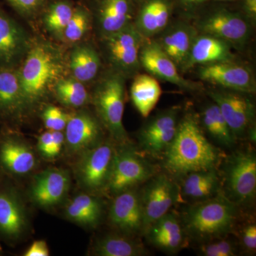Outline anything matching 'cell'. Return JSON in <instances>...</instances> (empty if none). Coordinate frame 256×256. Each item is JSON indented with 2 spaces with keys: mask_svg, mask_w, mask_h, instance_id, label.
I'll use <instances>...</instances> for the list:
<instances>
[{
  "mask_svg": "<svg viewBox=\"0 0 256 256\" xmlns=\"http://www.w3.org/2000/svg\"><path fill=\"white\" fill-rule=\"evenodd\" d=\"M68 60L60 47L48 41L32 42L16 68L20 85L32 109L53 90L57 82L66 76Z\"/></svg>",
  "mask_w": 256,
  "mask_h": 256,
  "instance_id": "6da1fadb",
  "label": "cell"
},
{
  "mask_svg": "<svg viewBox=\"0 0 256 256\" xmlns=\"http://www.w3.org/2000/svg\"><path fill=\"white\" fill-rule=\"evenodd\" d=\"M164 156L168 171L176 176H184L194 172L214 170L220 154L205 137L196 119L188 116L178 124Z\"/></svg>",
  "mask_w": 256,
  "mask_h": 256,
  "instance_id": "7a4b0ae2",
  "label": "cell"
},
{
  "mask_svg": "<svg viewBox=\"0 0 256 256\" xmlns=\"http://www.w3.org/2000/svg\"><path fill=\"white\" fill-rule=\"evenodd\" d=\"M124 75L114 70L106 74L96 86L94 104L96 112L111 136L120 144L128 141L122 118L124 108Z\"/></svg>",
  "mask_w": 256,
  "mask_h": 256,
  "instance_id": "3957f363",
  "label": "cell"
},
{
  "mask_svg": "<svg viewBox=\"0 0 256 256\" xmlns=\"http://www.w3.org/2000/svg\"><path fill=\"white\" fill-rule=\"evenodd\" d=\"M236 214L234 204L218 196L190 207L185 215V226L197 238H213L225 235L233 228Z\"/></svg>",
  "mask_w": 256,
  "mask_h": 256,
  "instance_id": "277c9868",
  "label": "cell"
},
{
  "mask_svg": "<svg viewBox=\"0 0 256 256\" xmlns=\"http://www.w3.org/2000/svg\"><path fill=\"white\" fill-rule=\"evenodd\" d=\"M152 173V168L146 160L132 148L122 146L114 150L106 190L114 194H118L146 181Z\"/></svg>",
  "mask_w": 256,
  "mask_h": 256,
  "instance_id": "5b68a950",
  "label": "cell"
},
{
  "mask_svg": "<svg viewBox=\"0 0 256 256\" xmlns=\"http://www.w3.org/2000/svg\"><path fill=\"white\" fill-rule=\"evenodd\" d=\"M114 150L110 142H101L80 154L75 174L82 188L90 192L106 190Z\"/></svg>",
  "mask_w": 256,
  "mask_h": 256,
  "instance_id": "8992f818",
  "label": "cell"
},
{
  "mask_svg": "<svg viewBox=\"0 0 256 256\" xmlns=\"http://www.w3.org/2000/svg\"><path fill=\"white\" fill-rule=\"evenodd\" d=\"M198 28L202 34L224 40L230 45L242 46L252 33L250 21L244 14L218 8L202 18Z\"/></svg>",
  "mask_w": 256,
  "mask_h": 256,
  "instance_id": "52a82bcc",
  "label": "cell"
},
{
  "mask_svg": "<svg viewBox=\"0 0 256 256\" xmlns=\"http://www.w3.org/2000/svg\"><path fill=\"white\" fill-rule=\"evenodd\" d=\"M142 36L132 23L126 28L104 36V44L114 70L124 75L133 73L140 66Z\"/></svg>",
  "mask_w": 256,
  "mask_h": 256,
  "instance_id": "ba28073f",
  "label": "cell"
},
{
  "mask_svg": "<svg viewBox=\"0 0 256 256\" xmlns=\"http://www.w3.org/2000/svg\"><path fill=\"white\" fill-rule=\"evenodd\" d=\"M37 163L28 143L9 128L0 132V172L5 176H21L32 172Z\"/></svg>",
  "mask_w": 256,
  "mask_h": 256,
  "instance_id": "9c48e42d",
  "label": "cell"
},
{
  "mask_svg": "<svg viewBox=\"0 0 256 256\" xmlns=\"http://www.w3.org/2000/svg\"><path fill=\"white\" fill-rule=\"evenodd\" d=\"M242 92L229 90H213L208 92L236 139L242 137L250 129L255 118L252 101Z\"/></svg>",
  "mask_w": 256,
  "mask_h": 256,
  "instance_id": "30bf717a",
  "label": "cell"
},
{
  "mask_svg": "<svg viewBox=\"0 0 256 256\" xmlns=\"http://www.w3.org/2000/svg\"><path fill=\"white\" fill-rule=\"evenodd\" d=\"M28 226V218L21 197L5 176H0V239L16 242Z\"/></svg>",
  "mask_w": 256,
  "mask_h": 256,
  "instance_id": "8fae6325",
  "label": "cell"
},
{
  "mask_svg": "<svg viewBox=\"0 0 256 256\" xmlns=\"http://www.w3.org/2000/svg\"><path fill=\"white\" fill-rule=\"evenodd\" d=\"M198 75L202 80L226 90L246 94L256 92V80L252 70L232 60L202 65Z\"/></svg>",
  "mask_w": 256,
  "mask_h": 256,
  "instance_id": "7c38bea8",
  "label": "cell"
},
{
  "mask_svg": "<svg viewBox=\"0 0 256 256\" xmlns=\"http://www.w3.org/2000/svg\"><path fill=\"white\" fill-rule=\"evenodd\" d=\"M226 182L234 200L249 202L255 196L256 158L252 152H238L230 156L226 170Z\"/></svg>",
  "mask_w": 256,
  "mask_h": 256,
  "instance_id": "4fadbf2b",
  "label": "cell"
},
{
  "mask_svg": "<svg viewBox=\"0 0 256 256\" xmlns=\"http://www.w3.org/2000/svg\"><path fill=\"white\" fill-rule=\"evenodd\" d=\"M31 43L22 26L0 6V69L18 68Z\"/></svg>",
  "mask_w": 256,
  "mask_h": 256,
  "instance_id": "5bb4252c",
  "label": "cell"
},
{
  "mask_svg": "<svg viewBox=\"0 0 256 256\" xmlns=\"http://www.w3.org/2000/svg\"><path fill=\"white\" fill-rule=\"evenodd\" d=\"M24 96L16 68L0 69V122L18 124L31 110Z\"/></svg>",
  "mask_w": 256,
  "mask_h": 256,
  "instance_id": "9a60e30c",
  "label": "cell"
},
{
  "mask_svg": "<svg viewBox=\"0 0 256 256\" xmlns=\"http://www.w3.org/2000/svg\"><path fill=\"white\" fill-rule=\"evenodd\" d=\"M178 188L165 175L152 180L144 188L141 197L143 212V228H148L156 220L168 214L176 202Z\"/></svg>",
  "mask_w": 256,
  "mask_h": 256,
  "instance_id": "2e32d148",
  "label": "cell"
},
{
  "mask_svg": "<svg viewBox=\"0 0 256 256\" xmlns=\"http://www.w3.org/2000/svg\"><path fill=\"white\" fill-rule=\"evenodd\" d=\"M64 130L69 154L80 156L101 142L100 124L96 118L86 110L70 114Z\"/></svg>",
  "mask_w": 256,
  "mask_h": 256,
  "instance_id": "e0dca14e",
  "label": "cell"
},
{
  "mask_svg": "<svg viewBox=\"0 0 256 256\" xmlns=\"http://www.w3.org/2000/svg\"><path fill=\"white\" fill-rule=\"evenodd\" d=\"M70 186V178L68 171L46 170L34 178L30 188V197L38 206L48 208L63 201Z\"/></svg>",
  "mask_w": 256,
  "mask_h": 256,
  "instance_id": "ac0fdd59",
  "label": "cell"
},
{
  "mask_svg": "<svg viewBox=\"0 0 256 256\" xmlns=\"http://www.w3.org/2000/svg\"><path fill=\"white\" fill-rule=\"evenodd\" d=\"M178 126V110L162 112L142 128L139 134L140 146L150 156L162 154L174 139Z\"/></svg>",
  "mask_w": 256,
  "mask_h": 256,
  "instance_id": "d6986e66",
  "label": "cell"
},
{
  "mask_svg": "<svg viewBox=\"0 0 256 256\" xmlns=\"http://www.w3.org/2000/svg\"><path fill=\"white\" fill-rule=\"evenodd\" d=\"M140 64L156 78L174 84L184 90H195L198 85L184 78L172 60L162 50L156 42L142 44L140 52Z\"/></svg>",
  "mask_w": 256,
  "mask_h": 256,
  "instance_id": "ffe728a7",
  "label": "cell"
},
{
  "mask_svg": "<svg viewBox=\"0 0 256 256\" xmlns=\"http://www.w3.org/2000/svg\"><path fill=\"white\" fill-rule=\"evenodd\" d=\"M109 220L124 234H136L142 230L143 212L139 195L130 190L117 194L110 206Z\"/></svg>",
  "mask_w": 256,
  "mask_h": 256,
  "instance_id": "44dd1931",
  "label": "cell"
},
{
  "mask_svg": "<svg viewBox=\"0 0 256 256\" xmlns=\"http://www.w3.org/2000/svg\"><path fill=\"white\" fill-rule=\"evenodd\" d=\"M98 23L104 36L122 30L132 23L134 0H94Z\"/></svg>",
  "mask_w": 256,
  "mask_h": 256,
  "instance_id": "7402d4cb",
  "label": "cell"
},
{
  "mask_svg": "<svg viewBox=\"0 0 256 256\" xmlns=\"http://www.w3.org/2000/svg\"><path fill=\"white\" fill-rule=\"evenodd\" d=\"M196 36V30L193 26L178 22L166 30L156 42L178 68L184 70Z\"/></svg>",
  "mask_w": 256,
  "mask_h": 256,
  "instance_id": "603a6c76",
  "label": "cell"
},
{
  "mask_svg": "<svg viewBox=\"0 0 256 256\" xmlns=\"http://www.w3.org/2000/svg\"><path fill=\"white\" fill-rule=\"evenodd\" d=\"M138 6L134 26L146 38L164 31L174 8L172 0H146Z\"/></svg>",
  "mask_w": 256,
  "mask_h": 256,
  "instance_id": "cb8c5ba5",
  "label": "cell"
},
{
  "mask_svg": "<svg viewBox=\"0 0 256 256\" xmlns=\"http://www.w3.org/2000/svg\"><path fill=\"white\" fill-rule=\"evenodd\" d=\"M230 46L232 45L224 40L210 35L203 34L196 36L192 44L184 70L196 64L205 65L233 60Z\"/></svg>",
  "mask_w": 256,
  "mask_h": 256,
  "instance_id": "d4e9b609",
  "label": "cell"
},
{
  "mask_svg": "<svg viewBox=\"0 0 256 256\" xmlns=\"http://www.w3.org/2000/svg\"><path fill=\"white\" fill-rule=\"evenodd\" d=\"M100 66V56L90 45L79 44L70 52L68 67L72 76L79 82H92L97 76Z\"/></svg>",
  "mask_w": 256,
  "mask_h": 256,
  "instance_id": "484cf974",
  "label": "cell"
},
{
  "mask_svg": "<svg viewBox=\"0 0 256 256\" xmlns=\"http://www.w3.org/2000/svg\"><path fill=\"white\" fill-rule=\"evenodd\" d=\"M162 94V90L159 82L148 74L138 75L131 86V100L143 118L149 116L159 101Z\"/></svg>",
  "mask_w": 256,
  "mask_h": 256,
  "instance_id": "4316f807",
  "label": "cell"
},
{
  "mask_svg": "<svg viewBox=\"0 0 256 256\" xmlns=\"http://www.w3.org/2000/svg\"><path fill=\"white\" fill-rule=\"evenodd\" d=\"M102 202L88 194H80L69 202L66 216L69 220L86 227H95L101 220Z\"/></svg>",
  "mask_w": 256,
  "mask_h": 256,
  "instance_id": "83f0119b",
  "label": "cell"
},
{
  "mask_svg": "<svg viewBox=\"0 0 256 256\" xmlns=\"http://www.w3.org/2000/svg\"><path fill=\"white\" fill-rule=\"evenodd\" d=\"M76 4L72 0H52L42 10V21L47 32L63 41L64 34L73 15Z\"/></svg>",
  "mask_w": 256,
  "mask_h": 256,
  "instance_id": "f1b7e54d",
  "label": "cell"
},
{
  "mask_svg": "<svg viewBox=\"0 0 256 256\" xmlns=\"http://www.w3.org/2000/svg\"><path fill=\"white\" fill-rule=\"evenodd\" d=\"M184 176V195L192 200H202L212 196L220 185V178L215 170L194 172Z\"/></svg>",
  "mask_w": 256,
  "mask_h": 256,
  "instance_id": "f546056e",
  "label": "cell"
},
{
  "mask_svg": "<svg viewBox=\"0 0 256 256\" xmlns=\"http://www.w3.org/2000/svg\"><path fill=\"white\" fill-rule=\"evenodd\" d=\"M94 254L100 256H138L146 254L140 242L118 235H107L96 242Z\"/></svg>",
  "mask_w": 256,
  "mask_h": 256,
  "instance_id": "4dcf8cb0",
  "label": "cell"
},
{
  "mask_svg": "<svg viewBox=\"0 0 256 256\" xmlns=\"http://www.w3.org/2000/svg\"><path fill=\"white\" fill-rule=\"evenodd\" d=\"M52 92L58 102L67 107L78 108L86 105L90 100V96L84 82L73 76L60 78L55 84Z\"/></svg>",
  "mask_w": 256,
  "mask_h": 256,
  "instance_id": "1f68e13d",
  "label": "cell"
},
{
  "mask_svg": "<svg viewBox=\"0 0 256 256\" xmlns=\"http://www.w3.org/2000/svg\"><path fill=\"white\" fill-rule=\"evenodd\" d=\"M202 122L207 132L220 144L232 146L235 142L236 138L215 102L205 108Z\"/></svg>",
  "mask_w": 256,
  "mask_h": 256,
  "instance_id": "d6a6232c",
  "label": "cell"
},
{
  "mask_svg": "<svg viewBox=\"0 0 256 256\" xmlns=\"http://www.w3.org/2000/svg\"><path fill=\"white\" fill-rule=\"evenodd\" d=\"M92 12L86 5L76 4L73 15L66 28L63 41L76 44L89 31L92 22Z\"/></svg>",
  "mask_w": 256,
  "mask_h": 256,
  "instance_id": "836d02e7",
  "label": "cell"
},
{
  "mask_svg": "<svg viewBox=\"0 0 256 256\" xmlns=\"http://www.w3.org/2000/svg\"><path fill=\"white\" fill-rule=\"evenodd\" d=\"M70 117V114L54 106H46L42 112L44 124L50 130L64 131Z\"/></svg>",
  "mask_w": 256,
  "mask_h": 256,
  "instance_id": "e575fe53",
  "label": "cell"
},
{
  "mask_svg": "<svg viewBox=\"0 0 256 256\" xmlns=\"http://www.w3.org/2000/svg\"><path fill=\"white\" fill-rule=\"evenodd\" d=\"M12 9L24 18H33L52 0H5Z\"/></svg>",
  "mask_w": 256,
  "mask_h": 256,
  "instance_id": "d590c367",
  "label": "cell"
},
{
  "mask_svg": "<svg viewBox=\"0 0 256 256\" xmlns=\"http://www.w3.org/2000/svg\"><path fill=\"white\" fill-rule=\"evenodd\" d=\"M148 238L156 246L168 252H176L185 244V236L183 232L154 236L148 237Z\"/></svg>",
  "mask_w": 256,
  "mask_h": 256,
  "instance_id": "8d00e7d4",
  "label": "cell"
},
{
  "mask_svg": "<svg viewBox=\"0 0 256 256\" xmlns=\"http://www.w3.org/2000/svg\"><path fill=\"white\" fill-rule=\"evenodd\" d=\"M201 252L206 256H236V246L232 240L223 239L204 245Z\"/></svg>",
  "mask_w": 256,
  "mask_h": 256,
  "instance_id": "74e56055",
  "label": "cell"
},
{
  "mask_svg": "<svg viewBox=\"0 0 256 256\" xmlns=\"http://www.w3.org/2000/svg\"><path fill=\"white\" fill-rule=\"evenodd\" d=\"M38 149L42 156L47 159H53V131L48 130L42 133L38 139Z\"/></svg>",
  "mask_w": 256,
  "mask_h": 256,
  "instance_id": "f35d334b",
  "label": "cell"
},
{
  "mask_svg": "<svg viewBox=\"0 0 256 256\" xmlns=\"http://www.w3.org/2000/svg\"><path fill=\"white\" fill-rule=\"evenodd\" d=\"M244 246L249 252H254L256 249V226L250 224L244 228L242 236Z\"/></svg>",
  "mask_w": 256,
  "mask_h": 256,
  "instance_id": "ab89813d",
  "label": "cell"
},
{
  "mask_svg": "<svg viewBox=\"0 0 256 256\" xmlns=\"http://www.w3.org/2000/svg\"><path fill=\"white\" fill-rule=\"evenodd\" d=\"M25 256H50L48 246L44 240H36L28 248Z\"/></svg>",
  "mask_w": 256,
  "mask_h": 256,
  "instance_id": "60d3db41",
  "label": "cell"
},
{
  "mask_svg": "<svg viewBox=\"0 0 256 256\" xmlns=\"http://www.w3.org/2000/svg\"><path fill=\"white\" fill-rule=\"evenodd\" d=\"M172 1L174 3V6H178L182 9L192 11L207 2L208 0H172Z\"/></svg>",
  "mask_w": 256,
  "mask_h": 256,
  "instance_id": "b9f144b4",
  "label": "cell"
},
{
  "mask_svg": "<svg viewBox=\"0 0 256 256\" xmlns=\"http://www.w3.org/2000/svg\"><path fill=\"white\" fill-rule=\"evenodd\" d=\"M242 2L244 14L249 20H256V0H239Z\"/></svg>",
  "mask_w": 256,
  "mask_h": 256,
  "instance_id": "7bdbcfd3",
  "label": "cell"
},
{
  "mask_svg": "<svg viewBox=\"0 0 256 256\" xmlns=\"http://www.w3.org/2000/svg\"><path fill=\"white\" fill-rule=\"evenodd\" d=\"M210 1H214V2H232V1H236V0H208V2Z\"/></svg>",
  "mask_w": 256,
  "mask_h": 256,
  "instance_id": "ee69618b",
  "label": "cell"
},
{
  "mask_svg": "<svg viewBox=\"0 0 256 256\" xmlns=\"http://www.w3.org/2000/svg\"><path fill=\"white\" fill-rule=\"evenodd\" d=\"M144 1H146V0H134V2H136V4L137 5L141 4V3Z\"/></svg>",
  "mask_w": 256,
  "mask_h": 256,
  "instance_id": "f6af8a7d",
  "label": "cell"
},
{
  "mask_svg": "<svg viewBox=\"0 0 256 256\" xmlns=\"http://www.w3.org/2000/svg\"><path fill=\"white\" fill-rule=\"evenodd\" d=\"M2 254V248L1 246H0V255Z\"/></svg>",
  "mask_w": 256,
  "mask_h": 256,
  "instance_id": "bcb514c9",
  "label": "cell"
}]
</instances>
